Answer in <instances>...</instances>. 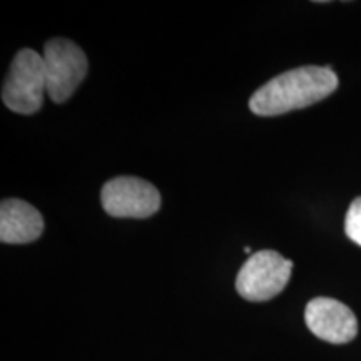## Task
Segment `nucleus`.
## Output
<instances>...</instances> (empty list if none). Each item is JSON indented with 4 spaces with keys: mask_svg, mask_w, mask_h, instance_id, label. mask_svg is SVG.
I'll use <instances>...</instances> for the list:
<instances>
[{
    "mask_svg": "<svg viewBox=\"0 0 361 361\" xmlns=\"http://www.w3.org/2000/svg\"><path fill=\"white\" fill-rule=\"evenodd\" d=\"M336 87L338 78L329 67H298L261 85L250 99V109L256 116H281L323 101Z\"/></svg>",
    "mask_w": 361,
    "mask_h": 361,
    "instance_id": "1",
    "label": "nucleus"
},
{
    "mask_svg": "<svg viewBox=\"0 0 361 361\" xmlns=\"http://www.w3.org/2000/svg\"><path fill=\"white\" fill-rule=\"evenodd\" d=\"M47 92L44 56L32 49H22L12 61L2 87V101L17 114H35Z\"/></svg>",
    "mask_w": 361,
    "mask_h": 361,
    "instance_id": "2",
    "label": "nucleus"
},
{
    "mask_svg": "<svg viewBox=\"0 0 361 361\" xmlns=\"http://www.w3.org/2000/svg\"><path fill=\"white\" fill-rule=\"evenodd\" d=\"M293 261L273 250L255 252L243 264L236 278V290L247 301H268L290 283Z\"/></svg>",
    "mask_w": 361,
    "mask_h": 361,
    "instance_id": "3",
    "label": "nucleus"
},
{
    "mask_svg": "<svg viewBox=\"0 0 361 361\" xmlns=\"http://www.w3.org/2000/svg\"><path fill=\"white\" fill-rule=\"evenodd\" d=\"M47 94L51 101L62 104L78 90L89 71L87 57L78 44L67 39H52L44 47Z\"/></svg>",
    "mask_w": 361,
    "mask_h": 361,
    "instance_id": "4",
    "label": "nucleus"
},
{
    "mask_svg": "<svg viewBox=\"0 0 361 361\" xmlns=\"http://www.w3.org/2000/svg\"><path fill=\"white\" fill-rule=\"evenodd\" d=\"M101 202L112 218L144 219L159 211L161 194L146 179L121 176L104 184Z\"/></svg>",
    "mask_w": 361,
    "mask_h": 361,
    "instance_id": "5",
    "label": "nucleus"
},
{
    "mask_svg": "<svg viewBox=\"0 0 361 361\" xmlns=\"http://www.w3.org/2000/svg\"><path fill=\"white\" fill-rule=\"evenodd\" d=\"M306 326L319 340L345 345L358 335V322L348 306L333 298H314L306 305Z\"/></svg>",
    "mask_w": 361,
    "mask_h": 361,
    "instance_id": "6",
    "label": "nucleus"
},
{
    "mask_svg": "<svg viewBox=\"0 0 361 361\" xmlns=\"http://www.w3.org/2000/svg\"><path fill=\"white\" fill-rule=\"evenodd\" d=\"M44 231L42 214L22 200H4L0 204V239L7 245H25Z\"/></svg>",
    "mask_w": 361,
    "mask_h": 361,
    "instance_id": "7",
    "label": "nucleus"
},
{
    "mask_svg": "<svg viewBox=\"0 0 361 361\" xmlns=\"http://www.w3.org/2000/svg\"><path fill=\"white\" fill-rule=\"evenodd\" d=\"M345 231L351 241L361 246V197L351 202L345 218Z\"/></svg>",
    "mask_w": 361,
    "mask_h": 361,
    "instance_id": "8",
    "label": "nucleus"
}]
</instances>
